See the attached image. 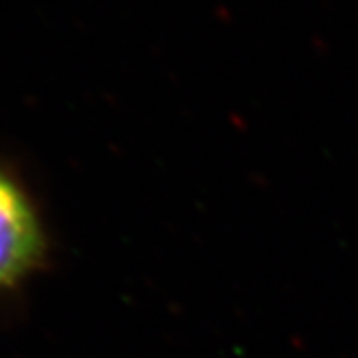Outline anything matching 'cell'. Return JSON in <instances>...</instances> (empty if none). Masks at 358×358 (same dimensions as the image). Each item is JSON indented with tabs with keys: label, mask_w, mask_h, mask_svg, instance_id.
I'll return each mask as SVG.
<instances>
[{
	"label": "cell",
	"mask_w": 358,
	"mask_h": 358,
	"mask_svg": "<svg viewBox=\"0 0 358 358\" xmlns=\"http://www.w3.org/2000/svg\"><path fill=\"white\" fill-rule=\"evenodd\" d=\"M44 241L24 192L0 171V289H6L38 265Z\"/></svg>",
	"instance_id": "1"
}]
</instances>
